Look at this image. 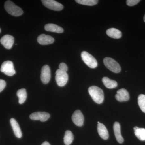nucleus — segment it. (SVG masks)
<instances>
[{
    "instance_id": "obj_16",
    "label": "nucleus",
    "mask_w": 145,
    "mask_h": 145,
    "mask_svg": "<svg viewBox=\"0 0 145 145\" xmlns=\"http://www.w3.org/2000/svg\"><path fill=\"white\" fill-rule=\"evenodd\" d=\"M10 123L15 135L18 138H20L22 137V133L18 122L16 119L12 118L10 119Z\"/></svg>"
},
{
    "instance_id": "obj_18",
    "label": "nucleus",
    "mask_w": 145,
    "mask_h": 145,
    "mask_svg": "<svg viewBox=\"0 0 145 145\" xmlns=\"http://www.w3.org/2000/svg\"><path fill=\"white\" fill-rule=\"evenodd\" d=\"M106 32L108 36L113 39H120L122 35V32L120 30L114 28L109 29Z\"/></svg>"
},
{
    "instance_id": "obj_6",
    "label": "nucleus",
    "mask_w": 145,
    "mask_h": 145,
    "mask_svg": "<svg viewBox=\"0 0 145 145\" xmlns=\"http://www.w3.org/2000/svg\"><path fill=\"white\" fill-rule=\"evenodd\" d=\"M55 80L57 85L59 86H64L66 84L68 80V75L67 72L57 69L56 72Z\"/></svg>"
},
{
    "instance_id": "obj_29",
    "label": "nucleus",
    "mask_w": 145,
    "mask_h": 145,
    "mask_svg": "<svg viewBox=\"0 0 145 145\" xmlns=\"http://www.w3.org/2000/svg\"><path fill=\"white\" fill-rule=\"evenodd\" d=\"M144 22H145V15L144 16Z\"/></svg>"
},
{
    "instance_id": "obj_24",
    "label": "nucleus",
    "mask_w": 145,
    "mask_h": 145,
    "mask_svg": "<svg viewBox=\"0 0 145 145\" xmlns=\"http://www.w3.org/2000/svg\"><path fill=\"white\" fill-rule=\"evenodd\" d=\"M75 1L83 5L93 6L97 4L99 1L96 0H76Z\"/></svg>"
},
{
    "instance_id": "obj_2",
    "label": "nucleus",
    "mask_w": 145,
    "mask_h": 145,
    "mask_svg": "<svg viewBox=\"0 0 145 145\" xmlns=\"http://www.w3.org/2000/svg\"><path fill=\"white\" fill-rule=\"evenodd\" d=\"M5 8L10 15L16 17L21 16L23 13L22 8L10 1L6 2L5 4Z\"/></svg>"
},
{
    "instance_id": "obj_31",
    "label": "nucleus",
    "mask_w": 145,
    "mask_h": 145,
    "mask_svg": "<svg viewBox=\"0 0 145 145\" xmlns=\"http://www.w3.org/2000/svg\"><path fill=\"white\" fill-rule=\"evenodd\" d=\"M1 29H0V33H1Z\"/></svg>"
},
{
    "instance_id": "obj_15",
    "label": "nucleus",
    "mask_w": 145,
    "mask_h": 145,
    "mask_svg": "<svg viewBox=\"0 0 145 145\" xmlns=\"http://www.w3.org/2000/svg\"><path fill=\"white\" fill-rule=\"evenodd\" d=\"M98 133L100 137L104 140H107L109 137V134L106 127L103 124L100 123L98 124L97 126Z\"/></svg>"
},
{
    "instance_id": "obj_25",
    "label": "nucleus",
    "mask_w": 145,
    "mask_h": 145,
    "mask_svg": "<svg viewBox=\"0 0 145 145\" xmlns=\"http://www.w3.org/2000/svg\"><path fill=\"white\" fill-rule=\"evenodd\" d=\"M140 0H127V5L129 6H133L140 2Z\"/></svg>"
},
{
    "instance_id": "obj_5",
    "label": "nucleus",
    "mask_w": 145,
    "mask_h": 145,
    "mask_svg": "<svg viewBox=\"0 0 145 145\" xmlns=\"http://www.w3.org/2000/svg\"><path fill=\"white\" fill-rule=\"evenodd\" d=\"M1 71L6 75L12 76L16 73L13 62L7 61L3 63L1 68Z\"/></svg>"
},
{
    "instance_id": "obj_28",
    "label": "nucleus",
    "mask_w": 145,
    "mask_h": 145,
    "mask_svg": "<svg viewBox=\"0 0 145 145\" xmlns=\"http://www.w3.org/2000/svg\"><path fill=\"white\" fill-rule=\"evenodd\" d=\"M41 145H50V144H49L48 142H45L43 143H42V144Z\"/></svg>"
},
{
    "instance_id": "obj_19",
    "label": "nucleus",
    "mask_w": 145,
    "mask_h": 145,
    "mask_svg": "<svg viewBox=\"0 0 145 145\" xmlns=\"http://www.w3.org/2000/svg\"><path fill=\"white\" fill-rule=\"evenodd\" d=\"M102 81L104 85L107 88L113 89L117 87V82L113 80H110L107 77H104L103 78Z\"/></svg>"
},
{
    "instance_id": "obj_17",
    "label": "nucleus",
    "mask_w": 145,
    "mask_h": 145,
    "mask_svg": "<svg viewBox=\"0 0 145 145\" xmlns=\"http://www.w3.org/2000/svg\"><path fill=\"white\" fill-rule=\"evenodd\" d=\"M44 29L47 31L57 33H62L64 31L61 27L53 24H47L45 25Z\"/></svg>"
},
{
    "instance_id": "obj_26",
    "label": "nucleus",
    "mask_w": 145,
    "mask_h": 145,
    "mask_svg": "<svg viewBox=\"0 0 145 145\" xmlns=\"http://www.w3.org/2000/svg\"><path fill=\"white\" fill-rule=\"evenodd\" d=\"M59 69L62 71L65 72H67L68 71L67 66L65 63H61L59 66Z\"/></svg>"
},
{
    "instance_id": "obj_9",
    "label": "nucleus",
    "mask_w": 145,
    "mask_h": 145,
    "mask_svg": "<svg viewBox=\"0 0 145 145\" xmlns=\"http://www.w3.org/2000/svg\"><path fill=\"white\" fill-rule=\"evenodd\" d=\"M50 117V114L44 112H37L30 114L29 118L34 120H40L41 121L45 122Z\"/></svg>"
},
{
    "instance_id": "obj_8",
    "label": "nucleus",
    "mask_w": 145,
    "mask_h": 145,
    "mask_svg": "<svg viewBox=\"0 0 145 145\" xmlns=\"http://www.w3.org/2000/svg\"><path fill=\"white\" fill-rule=\"evenodd\" d=\"M51 78V72L49 66L45 65L42 68L41 79L42 82L45 84H48Z\"/></svg>"
},
{
    "instance_id": "obj_22",
    "label": "nucleus",
    "mask_w": 145,
    "mask_h": 145,
    "mask_svg": "<svg viewBox=\"0 0 145 145\" xmlns=\"http://www.w3.org/2000/svg\"><path fill=\"white\" fill-rule=\"evenodd\" d=\"M74 135L70 131L67 130L65 133L64 142L65 145H70L74 140Z\"/></svg>"
},
{
    "instance_id": "obj_10",
    "label": "nucleus",
    "mask_w": 145,
    "mask_h": 145,
    "mask_svg": "<svg viewBox=\"0 0 145 145\" xmlns=\"http://www.w3.org/2000/svg\"><path fill=\"white\" fill-rule=\"evenodd\" d=\"M72 121L76 125L81 127L84 124V118L82 112L77 110L74 112L72 116Z\"/></svg>"
},
{
    "instance_id": "obj_21",
    "label": "nucleus",
    "mask_w": 145,
    "mask_h": 145,
    "mask_svg": "<svg viewBox=\"0 0 145 145\" xmlns=\"http://www.w3.org/2000/svg\"><path fill=\"white\" fill-rule=\"evenodd\" d=\"M17 96L19 98V103L20 104L24 103L27 99V92L25 88L19 89L17 91Z\"/></svg>"
},
{
    "instance_id": "obj_12",
    "label": "nucleus",
    "mask_w": 145,
    "mask_h": 145,
    "mask_svg": "<svg viewBox=\"0 0 145 145\" xmlns=\"http://www.w3.org/2000/svg\"><path fill=\"white\" fill-rule=\"evenodd\" d=\"M115 99L120 102L129 101V93L125 89H121L117 91V94L115 95Z\"/></svg>"
},
{
    "instance_id": "obj_23",
    "label": "nucleus",
    "mask_w": 145,
    "mask_h": 145,
    "mask_svg": "<svg viewBox=\"0 0 145 145\" xmlns=\"http://www.w3.org/2000/svg\"><path fill=\"white\" fill-rule=\"evenodd\" d=\"M138 103L140 109L145 113V95L140 94L138 96Z\"/></svg>"
},
{
    "instance_id": "obj_20",
    "label": "nucleus",
    "mask_w": 145,
    "mask_h": 145,
    "mask_svg": "<svg viewBox=\"0 0 145 145\" xmlns=\"http://www.w3.org/2000/svg\"><path fill=\"white\" fill-rule=\"evenodd\" d=\"M133 129L135 136L137 138L141 141H145V129L135 127Z\"/></svg>"
},
{
    "instance_id": "obj_27",
    "label": "nucleus",
    "mask_w": 145,
    "mask_h": 145,
    "mask_svg": "<svg viewBox=\"0 0 145 145\" xmlns=\"http://www.w3.org/2000/svg\"><path fill=\"white\" fill-rule=\"evenodd\" d=\"M6 83L4 80L0 79V92H1L5 88Z\"/></svg>"
},
{
    "instance_id": "obj_1",
    "label": "nucleus",
    "mask_w": 145,
    "mask_h": 145,
    "mask_svg": "<svg viewBox=\"0 0 145 145\" xmlns=\"http://www.w3.org/2000/svg\"><path fill=\"white\" fill-rule=\"evenodd\" d=\"M88 92L91 97L95 103L100 104L103 102V91L99 87L95 86H91L89 88Z\"/></svg>"
},
{
    "instance_id": "obj_13",
    "label": "nucleus",
    "mask_w": 145,
    "mask_h": 145,
    "mask_svg": "<svg viewBox=\"0 0 145 145\" xmlns=\"http://www.w3.org/2000/svg\"><path fill=\"white\" fill-rule=\"evenodd\" d=\"M37 41L40 44L45 45L53 43L54 41V39L52 36L42 34L38 37Z\"/></svg>"
},
{
    "instance_id": "obj_7",
    "label": "nucleus",
    "mask_w": 145,
    "mask_h": 145,
    "mask_svg": "<svg viewBox=\"0 0 145 145\" xmlns=\"http://www.w3.org/2000/svg\"><path fill=\"white\" fill-rule=\"evenodd\" d=\"M43 4L47 8L55 11H60L63 8V6L54 0H42Z\"/></svg>"
},
{
    "instance_id": "obj_30",
    "label": "nucleus",
    "mask_w": 145,
    "mask_h": 145,
    "mask_svg": "<svg viewBox=\"0 0 145 145\" xmlns=\"http://www.w3.org/2000/svg\"><path fill=\"white\" fill-rule=\"evenodd\" d=\"M100 123V122H98V124H99V123Z\"/></svg>"
},
{
    "instance_id": "obj_3",
    "label": "nucleus",
    "mask_w": 145,
    "mask_h": 145,
    "mask_svg": "<svg viewBox=\"0 0 145 145\" xmlns=\"http://www.w3.org/2000/svg\"><path fill=\"white\" fill-rule=\"evenodd\" d=\"M104 65L110 70L118 73L121 72V67L118 63L113 59L109 57H106L103 60Z\"/></svg>"
},
{
    "instance_id": "obj_4",
    "label": "nucleus",
    "mask_w": 145,
    "mask_h": 145,
    "mask_svg": "<svg viewBox=\"0 0 145 145\" xmlns=\"http://www.w3.org/2000/svg\"><path fill=\"white\" fill-rule=\"evenodd\" d=\"M82 59L88 66L91 68H95L98 66V62L91 54L86 51H83L81 53Z\"/></svg>"
},
{
    "instance_id": "obj_14",
    "label": "nucleus",
    "mask_w": 145,
    "mask_h": 145,
    "mask_svg": "<svg viewBox=\"0 0 145 145\" xmlns=\"http://www.w3.org/2000/svg\"><path fill=\"white\" fill-rule=\"evenodd\" d=\"M113 129H114L115 138L117 142L120 144H122L123 142V138L121 134L120 125L118 122H116L114 123L113 125Z\"/></svg>"
},
{
    "instance_id": "obj_11",
    "label": "nucleus",
    "mask_w": 145,
    "mask_h": 145,
    "mask_svg": "<svg viewBox=\"0 0 145 145\" xmlns=\"http://www.w3.org/2000/svg\"><path fill=\"white\" fill-rule=\"evenodd\" d=\"M0 42L5 48L10 49L14 44V38L13 36L7 34L3 36L0 40Z\"/></svg>"
}]
</instances>
